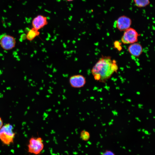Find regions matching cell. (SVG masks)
<instances>
[{"mask_svg": "<svg viewBox=\"0 0 155 155\" xmlns=\"http://www.w3.org/2000/svg\"><path fill=\"white\" fill-rule=\"evenodd\" d=\"M28 152L34 155L40 154L44 148V144L40 137L32 136L28 140L27 145Z\"/></svg>", "mask_w": 155, "mask_h": 155, "instance_id": "3957f363", "label": "cell"}, {"mask_svg": "<svg viewBox=\"0 0 155 155\" xmlns=\"http://www.w3.org/2000/svg\"><path fill=\"white\" fill-rule=\"evenodd\" d=\"M132 24L131 19L129 17L123 15L119 16L117 20L115 26L121 31H124L130 28Z\"/></svg>", "mask_w": 155, "mask_h": 155, "instance_id": "8992f818", "label": "cell"}, {"mask_svg": "<svg viewBox=\"0 0 155 155\" xmlns=\"http://www.w3.org/2000/svg\"><path fill=\"white\" fill-rule=\"evenodd\" d=\"M118 69L115 60L110 56H105L99 59L92 68L91 72L95 80L105 82Z\"/></svg>", "mask_w": 155, "mask_h": 155, "instance_id": "6da1fadb", "label": "cell"}, {"mask_svg": "<svg viewBox=\"0 0 155 155\" xmlns=\"http://www.w3.org/2000/svg\"><path fill=\"white\" fill-rule=\"evenodd\" d=\"M16 44V40L12 36L3 34L0 37V45L1 48L5 50H9L13 49Z\"/></svg>", "mask_w": 155, "mask_h": 155, "instance_id": "5b68a950", "label": "cell"}, {"mask_svg": "<svg viewBox=\"0 0 155 155\" xmlns=\"http://www.w3.org/2000/svg\"><path fill=\"white\" fill-rule=\"evenodd\" d=\"M3 125V121L1 117H0V129Z\"/></svg>", "mask_w": 155, "mask_h": 155, "instance_id": "5bb4252c", "label": "cell"}, {"mask_svg": "<svg viewBox=\"0 0 155 155\" xmlns=\"http://www.w3.org/2000/svg\"><path fill=\"white\" fill-rule=\"evenodd\" d=\"M15 135L13 126L9 123L3 125L0 129V140L5 145L9 146L13 143Z\"/></svg>", "mask_w": 155, "mask_h": 155, "instance_id": "7a4b0ae2", "label": "cell"}, {"mask_svg": "<svg viewBox=\"0 0 155 155\" xmlns=\"http://www.w3.org/2000/svg\"><path fill=\"white\" fill-rule=\"evenodd\" d=\"M135 5L139 7H145L150 3V0H133Z\"/></svg>", "mask_w": 155, "mask_h": 155, "instance_id": "8fae6325", "label": "cell"}, {"mask_svg": "<svg viewBox=\"0 0 155 155\" xmlns=\"http://www.w3.org/2000/svg\"><path fill=\"white\" fill-rule=\"evenodd\" d=\"M48 24L47 17L41 15H39L35 17L32 22V28L39 30L44 28Z\"/></svg>", "mask_w": 155, "mask_h": 155, "instance_id": "ba28073f", "label": "cell"}, {"mask_svg": "<svg viewBox=\"0 0 155 155\" xmlns=\"http://www.w3.org/2000/svg\"><path fill=\"white\" fill-rule=\"evenodd\" d=\"M100 155H116L115 153L110 150H106L102 152Z\"/></svg>", "mask_w": 155, "mask_h": 155, "instance_id": "4fadbf2b", "label": "cell"}, {"mask_svg": "<svg viewBox=\"0 0 155 155\" xmlns=\"http://www.w3.org/2000/svg\"><path fill=\"white\" fill-rule=\"evenodd\" d=\"M80 137L83 141H87L89 140L90 137V133L85 130H83L80 133Z\"/></svg>", "mask_w": 155, "mask_h": 155, "instance_id": "7c38bea8", "label": "cell"}, {"mask_svg": "<svg viewBox=\"0 0 155 155\" xmlns=\"http://www.w3.org/2000/svg\"><path fill=\"white\" fill-rule=\"evenodd\" d=\"M66 0L68 1H73L74 0Z\"/></svg>", "mask_w": 155, "mask_h": 155, "instance_id": "9a60e30c", "label": "cell"}, {"mask_svg": "<svg viewBox=\"0 0 155 155\" xmlns=\"http://www.w3.org/2000/svg\"><path fill=\"white\" fill-rule=\"evenodd\" d=\"M69 83L72 88H79L84 87L86 83L85 78L81 74L71 76L69 79Z\"/></svg>", "mask_w": 155, "mask_h": 155, "instance_id": "52a82bcc", "label": "cell"}, {"mask_svg": "<svg viewBox=\"0 0 155 155\" xmlns=\"http://www.w3.org/2000/svg\"><path fill=\"white\" fill-rule=\"evenodd\" d=\"M128 50L131 55L136 57H139L142 53L143 48L140 44L135 42L131 44L129 46Z\"/></svg>", "mask_w": 155, "mask_h": 155, "instance_id": "9c48e42d", "label": "cell"}, {"mask_svg": "<svg viewBox=\"0 0 155 155\" xmlns=\"http://www.w3.org/2000/svg\"><path fill=\"white\" fill-rule=\"evenodd\" d=\"M40 34V32L39 30L32 28L27 32L26 35V38L27 40L31 41L33 40L36 37L39 36Z\"/></svg>", "mask_w": 155, "mask_h": 155, "instance_id": "30bf717a", "label": "cell"}, {"mask_svg": "<svg viewBox=\"0 0 155 155\" xmlns=\"http://www.w3.org/2000/svg\"><path fill=\"white\" fill-rule=\"evenodd\" d=\"M140 34L134 29L130 28L124 31L121 40L124 44H131L136 42Z\"/></svg>", "mask_w": 155, "mask_h": 155, "instance_id": "277c9868", "label": "cell"}]
</instances>
